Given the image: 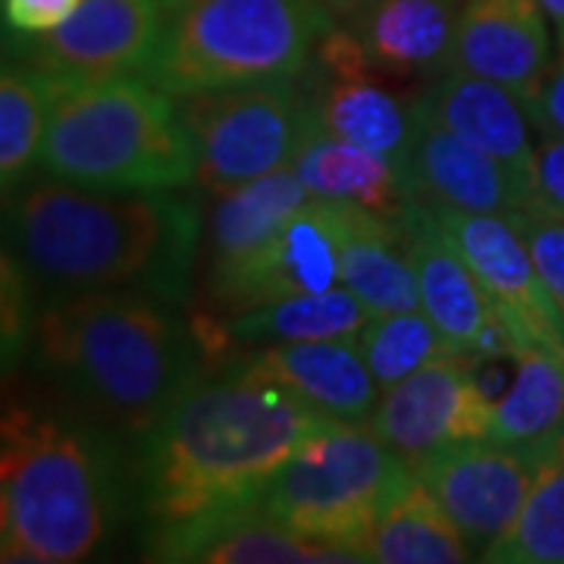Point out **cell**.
<instances>
[{"label":"cell","instance_id":"cell-13","mask_svg":"<svg viewBox=\"0 0 564 564\" xmlns=\"http://www.w3.org/2000/svg\"><path fill=\"white\" fill-rule=\"evenodd\" d=\"M536 467L540 458L530 452L470 440L445 445L411 470L462 530L470 552L484 558L486 549L518 521L536 480Z\"/></svg>","mask_w":564,"mask_h":564},{"label":"cell","instance_id":"cell-29","mask_svg":"<svg viewBox=\"0 0 564 564\" xmlns=\"http://www.w3.org/2000/svg\"><path fill=\"white\" fill-rule=\"evenodd\" d=\"M492 564H564V433L540 455L518 521L484 552Z\"/></svg>","mask_w":564,"mask_h":564},{"label":"cell","instance_id":"cell-33","mask_svg":"<svg viewBox=\"0 0 564 564\" xmlns=\"http://www.w3.org/2000/svg\"><path fill=\"white\" fill-rule=\"evenodd\" d=\"M527 207L564 220V135H543L530 163Z\"/></svg>","mask_w":564,"mask_h":564},{"label":"cell","instance_id":"cell-5","mask_svg":"<svg viewBox=\"0 0 564 564\" xmlns=\"http://www.w3.org/2000/svg\"><path fill=\"white\" fill-rule=\"evenodd\" d=\"M39 170L98 192H173L195 182L180 104L144 76L54 82Z\"/></svg>","mask_w":564,"mask_h":564},{"label":"cell","instance_id":"cell-10","mask_svg":"<svg viewBox=\"0 0 564 564\" xmlns=\"http://www.w3.org/2000/svg\"><path fill=\"white\" fill-rule=\"evenodd\" d=\"M166 0H79L73 17L39 39H10V57L51 82L144 76L166 22Z\"/></svg>","mask_w":564,"mask_h":564},{"label":"cell","instance_id":"cell-8","mask_svg":"<svg viewBox=\"0 0 564 564\" xmlns=\"http://www.w3.org/2000/svg\"><path fill=\"white\" fill-rule=\"evenodd\" d=\"M180 110L195 141V182L210 195L292 166L311 132L321 129L314 98L295 79L198 91L180 98Z\"/></svg>","mask_w":564,"mask_h":564},{"label":"cell","instance_id":"cell-23","mask_svg":"<svg viewBox=\"0 0 564 564\" xmlns=\"http://www.w3.org/2000/svg\"><path fill=\"white\" fill-rule=\"evenodd\" d=\"M292 170L311 198L358 204L383 217H399L408 204L395 163L326 129L311 132L295 154Z\"/></svg>","mask_w":564,"mask_h":564},{"label":"cell","instance_id":"cell-28","mask_svg":"<svg viewBox=\"0 0 564 564\" xmlns=\"http://www.w3.org/2000/svg\"><path fill=\"white\" fill-rule=\"evenodd\" d=\"M54 101V82L17 57H0V198L13 195L39 166Z\"/></svg>","mask_w":564,"mask_h":564},{"label":"cell","instance_id":"cell-21","mask_svg":"<svg viewBox=\"0 0 564 564\" xmlns=\"http://www.w3.org/2000/svg\"><path fill=\"white\" fill-rule=\"evenodd\" d=\"M367 73L370 69L323 73L321 88L314 91L317 122L326 132L370 148L402 166L421 122L417 104L414 98L386 91Z\"/></svg>","mask_w":564,"mask_h":564},{"label":"cell","instance_id":"cell-1","mask_svg":"<svg viewBox=\"0 0 564 564\" xmlns=\"http://www.w3.org/2000/svg\"><path fill=\"white\" fill-rule=\"evenodd\" d=\"M329 423L285 386L242 367L195 380L132 445L144 530L258 505L273 474Z\"/></svg>","mask_w":564,"mask_h":564},{"label":"cell","instance_id":"cell-2","mask_svg":"<svg viewBox=\"0 0 564 564\" xmlns=\"http://www.w3.org/2000/svg\"><path fill=\"white\" fill-rule=\"evenodd\" d=\"M0 236L47 295L144 292L180 304L202 210L173 192H98L44 176L0 198Z\"/></svg>","mask_w":564,"mask_h":564},{"label":"cell","instance_id":"cell-11","mask_svg":"<svg viewBox=\"0 0 564 564\" xmlns=\"http://www.w3.org/2000/svg\"><path fill=\"white\" fill-rule=\"evenodd\" d=\"M351 204L311 198L245 261L210 273L217 304L248 311L292 295L326 292L343 282V236Z\"/></svg>","mask_w":564,"mask_h":564},{"label":"cell","instance_id":"cell-24","mask_svg":"<svg viewBox=\"0 0 564 564\" xmlns=\"http://www.w3.org/2000/svg\"><path fill=\"white\" fill-rule=\"evenodd\" d=\"M514 377L496 399L489 443L543 455L564 433V351L521 345L511 351Z\"/></svg>","mask_w":564,"mask_h":564},{"label":"cell","instance_id":"cell-30","mask_svg":"<svg viewBox=\"0 0 564 564\" xmlns=\"http://www.w3.org/2000/svg\"><path fill=\"white\" fill-rule=\"evenodd\" d=\"M358 351L370 367L377 386L389 389L448 348L440 329L421 307H411V311L370 314V321L364 323L358 336Z\"/></svg>","mask_w":564,"mask_h":564},{"label":"cell","instance_id":"cell-6","mask_svg":"<svg viewBox=\"0 0 564 564\" xmlns=\"http://www.w3.org/2000/svg\"><path fill=\"white\" fill-rule=\"evenodd\" d=\"M321 0H182L144 69L173 98L295 79L336 25Z\"/></svg>","mask_w":564,"mask_h":564},{"label":"cell","instance_id":"cell-32","mask_svg":"<svg viewBox=\"0 0 564 564\" xmlns=\"http://www.w3.org/2000/svg\"><path fill=\"white\" fill-rule=\"evenodd\" d=\"M508 217L518 226L552 302L558 304L564 314V220L536 207L511 210Z\"/></svg>","mask_w":564,"mask_h":564},{"label":"cell","instance_id":"cell-7","mask_svg":"<svg viewBox=\"0 0 564 564\" xmlns=\"http://www.w3.org/2000/svg\"><path fill=\"white\" fill-rule=\"evenodd\" d=\"M414 470L367 421H333L282 464L258 508L292 533L361 552L386 502Z\"/></svg>","mask_w":564,"mask_h":564},{"label":"cell","instance_id":"cell-26","mask_svg":"<svg viewBox=\"0 0 564 564\" xmlns=\"http://www.w3.org/2000/svg\"><path fill=\"white\" fill-rule=\"evenodd\" d=\"M477 558L462 530L436 496L411 474L380 511L367 540V562L380 564H464Z\"/></svg>","mask_w":564,"mask_h":564},{"label":"cell","instance_id":"cell-17","mask_svg":"<svg viewBox=\"0 0 564 564\" xmlns=\"http://www.w3.org/2000/svg\"><path fill=\"white\" fill-rule=\"evenodd\" d=\"M552 63L549 17L540 0H467L455 25L452 69L496 82L524 104ZM530 113V110H527Z\"/></svg>","mask_w":564,"mask_h":564},{"label":"cell","instance_id":"cell-27","mask_svg":"<svg viewBox=\"0 0 564 564\" xmlns=\"http://www.w3.org/2000/svg\"><path fill=\"white\" fill-rule=\"evenodd\" d=\"M370 311L348 289H326L311 295H292L280 302L239 311L220 326L223 343H321V339H358Z\"/></svg>","mask_w":564,"mask_h":564},{"label":"cell","instance_id":"cell-12","mask_svg":"<svg viewBox=\"0 0 564 564\" xmlns=\"http://www.w3.org/2000/svg\"><path fill=\"white\" fill-rule=\"evenodd\" d=\"M433 217L480 280L514 348L545 345L564 351L562 307L552 302L511 217L467 210H433Z\"/></svg>","mask_w":564,"mask_h":564},{"label":"cell","instance_id":"cell-16","mask_svg":"<svg viewBox=\"0 0 564 564\" xmlns=\"http://www.w3.org/2000/svg\"><path fill=\"white\" fill-rule=\"evenodd\" d=\"M417 104V101H414ZM417 135L399 166L404 198L430 210L511 214L524 210V185L496 158L467 144L417 107Z\"/></svg>","mask_w":564,"mask_h":564},{"label":"cell","instance_id":"cell-35","mask_svg":"<svg viewBox=\"0 0 564 564\" xmlns=\"http://www.w3.org/2000/svg\"><path fill=\"white\" fill-rule=\"evenodd\" d=\"M527 110L543 135H564V39H558V51L552 54L543 85L527 104Z\"/></svg>","mask_w":564,"mask_h":564},{"label":"cell","instance_id":"cell-18","mask_svg":"<svg viewBox=\"0 0 564 564\" xmlns=\"http://www.w3.org/2000/svg\"><path fill=\"white\" fill-rule=\"evenodd\" d=\"M414 101L430 120L511 170L527 195L536 144L530 139L533 120L527 113V104L514 91L464 69H445Z\"/></svg>","mask_w":564,"mask_h":564},{"label":"cell","instance_id":"cell-20","mask_svg":"<svg viewBox=\"0 0 564 564\" xmlns=\"http://www.w3.org/2000/svg\"><path fill=\"white\" fill-rule=\"evenodd\" d=\"M458 0H370L351 20L370 73L430 79L452 69Z\"/></svg>","mask_w":564,"mask_h":564},{"label":"cell","instance_id":"cell-19","mask_svg":"<svg viewBox=\"0 0 564 564\" xmlns=\"http://www.w3.org/2000/svg\"><path fill=\"white\" fill-rule=\"evenodd\" d=\"M236 367L285 386L333 421H367L380 402V386L355 339L254 345Z\"/></svg>","mask_w":564,"mask_h":564},{"label":"cell","instance_id":"cell-4","mask_svg":"<svg viewBox=\"0 0 564 564\" xmlns=\"http://www.w3.org/2000/svg\"><path fill=\"white\" fill-rule=\"evenodd\" d=\"M0 499V562H88L113 543L135 505L132 455L69 402L3 395Z\"/></svg>","mask_w":564,"mask_h":564},{"label":"cell","instance_id":"cell-25","mask_svg":"<svg viewBox=\"0 0 564 564\" xmlns=\"http://www.w3.org/2000/svg\"><path fill=\"white\" fill-rule=\"evenodd\" d=\"M307 202L311 195L292 166H282L261 180L223 192L220 202L210 210V226H207L210 273H220L232 263L245 261Z\"/></svg>","mask_w":564,"mask_h":564},{"label":"cell","instance_id":"cell-9","mask_svg":"<svg viewBox=\"0 0 564 564\" xmlns=\"http://www.w3.org/2000/svg\"><path fill=\"white\" fill-rule=\"evenodd\" d=\"M496 399L477 377V358L443 351L383 389L370 426L408 467L445 445L489 440Z\"/></svg>","mask_w":564,"mask_h":564},{"label":"cell","instance_id":"cell-31","mask_svg":"<svg viewBox=\"0 0 564 564\" xmlns=\"http://www.w3.org/2000/svg\"><path fill=\"white\" fill-rule=\"evenodd\" d=\"M29 270L17 251L0 236V377L13 373L32 348L35 304L29 289Z\"/></svg>","mask_w":564,"mask_h":564},{"label":"cell","instance_id":"cell-37","mask_svg":"<svg viewBox=\"0 0 564 564\" xmlns=\"http://www.w3.org/2000/svg\"><path fill=\"white\" fill-rule=\"evenodd\" d=\"M540 3H543L549 22L555 25L558 39H564V0H540Z\"/></svg>","mask_w":564,"mask_h":564},{"label":"cell","instance_id":"cell-15","mask_svg":"<svg viewBox=\"0 0 564 564\" xmlns=\"http://www.w3.org/2000/svg\"><path fill=\"white\" fill-rule=\"evenodd\" d=\"M141 549L154 562L204 564H302L367 562L361 552L317 543L292 533L263 514L258 505L214 511L192 521L141 530Z\"/></svg>","mask_w":564,"mask_h":564},{"label":"cell","instance_id":"cell-3","mask_svg":"<svg viewBox=\"0 0 564 564\" xmlns=\"http://www.w3.org/2000/svg\"><path fill=\"white\" fill-rule=\"evenodd\" d=\"M29 355L76 411L132 445L204 377L195 326L144 292L47 295Z\"/></svg>","mask_w":564,"mask_h":564},{"label":"cell","instance_id":"cell-38","mask_svg":"<svg viewBox=\"0 0 564 564\" xmlns=\"http://www.w3.org/2000/svg\"><path fill=\"white\" fill-rule=\"evenodd\" d=\"M176 3H182V0H166V7H170V10H173Z\"/></svg>","mask_w":564,"mask_h":564},{"label":"cell","instance_id":"cell-34","mask_svg":"<svg viewBox=\"0 0 564 564\" xmlns=\"http://www.w3.org/2000/svg\"><path fill=\"white\" fill-rule=\"evenodd\" d=\"M79 0H0V25L10 39H39L73 17Z\"/></svg>","mask_w":564,"mask_h":564},{"label":"cell","instance_id":"cell-22","mask_svg":"<svg viewBox=\"0 0 564 564\" xmlns=\"http://www.w3.org/2000/svg\"><path fill=\"white\" fill-rule=\"evenodd\" d=\"M343 285L370 314L421 307L402 214L383 217L351 204L343 236Z\"/></svg>","mask_w":564,"mask_h":564},{"label":"cell","instance_id":"cell-14","mask_svg":"<svg viewBox=\"0 0 564 564\" xmlns=\"http://www.w3.org/2000/svg\"><path fill=\"white\" fill-rule=\"evenodd\" d=\"M402 220L408 226L421 311L440 329L445 348L474 358H511L514 343L502 317L458 248L448 242L433 210L408 202Z\"/></svg>","mask_w":564,"mask_h":564},{"label":"cell","instance_id":"cell-36","mask_svg":"<svg viewBox=\"0 0 564 564\" xmlns=\"http://www.w3.org/2000/svg\"><path fill=\"white\" fill-rule=\"evenodd\" d=\"M323 7L333 13V17H339V20H348V17H355L361 7H367L370 0H321Z\"/></svg>","mask_w":564,"mask_h":564}]
</instances>
